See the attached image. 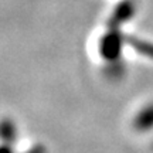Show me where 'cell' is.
Listing matches in <instances>:
<instances>
[{"instance_id":"obj_1","label":"cell","mask_w":153,"mask_h":153,"mask_svg":"<svg viewBox=\"0 0 153 153\" xmlns=\"http://www.w3.org/2000/svg\"><path fill=\"white\" fill-rule=\"evenodd\" d=\"M119 50L120 41L116 34L111 33L108 36H105L102 43H101V54H104V57L112 60V58H116L119 55Z\"/></svg>"},{"instance_id":"obj_2","label":"cell","mask_w":153,"mask_h":153,"mask_svg":"<svg viewBox=\"0 0 153 153\" xmlns=\"http://www.w3.org/2000/svg\"><path fill=\"white\" fill-rule=\"evenodd\" d=\"M16 136H17V131L13 120L7 119V118L0 120V140L3 143L11 145L16 140Z\"/></svg>"},{"instance_id":"obj_3","label":"cell","mask_w":153,"mask_h":153,"mask_svg":"<svg viewBox=\"0 0 153 153\" xmlns=\"http://www.w3.org/2000/svg\"><path fill=\"white\" fill-rule=\"evenodd\" d=\"M135 128L140 132L153 128V105H149L148 108H145L137 115L136 120H135Z\"/></svg>"},{"instance_id":"obj_4","label":"cell","mask_w":153,"mask_h":153,"mask_svg":"<svg viewBox=\"0 0 153 153\" xmlns=\"http://www.w3.org/2000/svg\"><path fill=\"white\" fill-rule=\"evenodd\" d=\"M0 153H13V149L9 143H1L0 145Z\"/></svg>"},{"instance_id":"obj_5","label":"cell","mask_w":153,"mask_h":153,"mask_svg":"<svg viewBox=\"0 0 153 153\" xmlns=\"http://www.w3.org/2000/svg\"><path fill=\"white\" fill-rule=\"evenodd\" d=\"M27 153H43L40 149H34V150H30V152H27Z\"/></svg>"}]
</instances>
